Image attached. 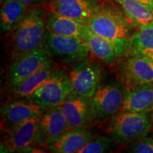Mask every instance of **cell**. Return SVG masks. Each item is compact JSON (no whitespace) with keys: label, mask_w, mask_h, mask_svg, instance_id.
Masks as SVG:
<instances>
[{"label":"cell","mask_w":153,"mask_h":153,"mask_svg":"<svg viewBox=\"0 0 153 153\" xmlns=\"http://www.w3.org/2000/svg\"><path fill=\"white\" fill-rule=\"evenodd\" d=\"M138 1L147 5L148 7H150V8L153 9V0H138Z\"/></svg>","instance_id":"obj_26"},{"label":"cell","mask_w":153,"mask_h":153,"mask_svg":"<svg viewBox=\"0 0 153 153\" xmlns=\"http://www.w3.org/2000/svg\"><path fill=\"white\" fill-rule=\"evenodd\" d=\"M104 1H105V0H104Z\"/></svg>","instance_id":"obj_29"},{"label":"cell","mask_w":153,"mask_h":153,"mask_svg":"<svg viewBox=\"0 0 153 153\" xmlns=\"http://www.w3.org/2000/svg\"><path fill=\"white\" fill-rule=\"evenodd\" d=\"M114 141L111 138L100 136L97 138L92 139L85 147L80 150L79 153H103L112 151L114 148Z\"/></svg>","instance_id":"obj_23"},{"label":"cell","mask_w":153,"mask_h":153,"mask_svg":"<svg viewBox=\"0 0 153 153\" xmlns=\"http://www.w3.org/2000/svg\"><path fill=\"white\" fill-rule=\"evenodd\" d=\"M74 93L68 74L62 70H55L51 76L28 99L44 108L60 106Z\"/></svg>","instance_id":"obj_4"},{"label":"cell","mask_w":153,"mask_h":153,"mask_svg":"<svg viewBox=\"0 0 153 153\" xmlns=\"http://www.w3.org/2000/svg\"><path fill=\"white\" fill-rule=\"evenodd\" d=\"M87 26L97 35L114 41L130 42L135 32L123 9L111 4L101 3Z\"/></svg>","instance_id":"obj_1"},{"label":"cell","mask_w":153,"mask_h":153,"mask_svg":"<svg viewBox=\"0 0 153 153\" xmlns=\"http://www.w3.org/2000/svg\"><path fill=\"white\" fill-rule=\"evenodd\" d=\"M39 117H35L11 128L7 144L11 150H24L36 145Z\"/></svg>","instance_id":"obj_16"},{"label":"cell","mask_w":153,"mask_h":153,"mask_svg":"<svg viewBox=\"0 0 153 153\" xmlns=\"http://www.w3.org/2000/svg\"><path fill=\"white\" fill-rule=\"evenodd\" d=\"M51 63H53L51 55L43 44L35 51L14 59L8 74L9 87H13Z\"/></svg>","instance_id":"obj_8"},{"label":"cell","mask_w":153,"mask_h":153,"mask_svg":"<svg viewBox=\"0 0 153 153\" xmlns=\"http://www.w3.org/2000/svg\"><path fill=\"white\" fill-rule=\"evenodd\" d=\"M152 126L149 112L121 111L111 120L108 135L116 144H130L148 135Z\"/></svg>","instance_id":"obj_3"},{"label":"cell","mask_w":153,"mask_h":153,"mask_svg":"<svg viewBox=\"0 0 153 153\" xmlns=\"http://www.w3.org/2000/svg\"><path fill=\"white\" fill-rule=\"evenodd\" d=\"M62 111L72 128H87L94 121L89 98L72 93L60 105Z\"/></svg>","instance_id":"obj_13"},{"label":"cell","mask_w":153,"mask_h":153,"mask_svg":"<svg viewBox=\"0 0 153 153\" xmlns=\"http://www.w3.org/2000/svg\"><path fill=\"white\" fill-rule=\"evenodd\" d=\"M87 25L62 15L51 12L48 15L46 29L58 35L76 38L85 41Z\"/></svg>","instance_id":"obj_18"},{"label":"cell","mask_w":153,"mask_h":153,"mask_svg":"<svg viewBox=\"0 0 153 153\" xmlns=\"http://www.w3.org/2000/svg\"><path fill=\"white\" fill-rule=\"evenodd\" d=\"M47 12L39 8H30L14 28L13 57L14 59L30 53L43 44L46 30Z\"/></svg>","instance_id":"obj_2"},{"label":"cell","mask_w":153,"mask_h":153,"mask_svg":"<svg viewBox=\"0 0 153 153\" xmlns=\"http://www.w3.org/2000/svg\"><path fill=\"white\" fill-rule=\"evenodd\" d=\"M45 110L43 107L28 99L8 103L2 106L1 114L4 124L11 129L30 118L41 116Z\"/></svg>","instance_id":"obj_15"},{"label":"cell","mask_w":153,"mask_h":153,"mask_svg":"<svg viewBox=\"0 0 153 153\" xmlns=\"http://www.w3.org/2000/svg\"><path fill=\"white\" fill-rule=\"evenodd\" d=\"M140 53H143L146 55H148V56L150 57L151 60L153 61V51H143V52H140Z\"/></svg>","instance_id":"obj_27"},{"label":"cell","mask_w":153,"mask_h":153,"mask_svg":"<svg viewBox=\"0 0 153 153\" xmlns=\"http://www.w3.org/2000/svg\"><path fill=\"white\" fill-rule=\"evenodd\" d=\"M28 9V6L19 0H3L1 8V30H14Z\"/></svg>","instance_id":"obj_21"},{"label":"cell","mask_w":153,"mask_h":153,"mask_svg":"<svg viewBox=\"0 0 153 153\" xmlns=\"http://www.w3.org/2000/svg\"><path fill=\"white\" fill-rule=\"evenodd\" d=\"M153 108V83L126 89L121 111L150 112Z\"/></svg>","instance_id":"obj_17"},{"label":"cell","mask_w":153,"mask_h":153,"mask_svg":"<svg viewBox=\"0 0 153 153\" xmlns=\"http://www.w3.org/2000/svg\"><path fill=\"white\" fill-rule=\"evenodd\" d=\"M101 69L98 65L87 59L80 61L69 72L74 93L90 99L99 85Z\"/></svg>","instance_id":"obj_9"},{"label":"cell","mask_w":153,"mask_h":153,"mask_svg":"<svg viewBox=\"0 0 153 153\" xmlns=\"http://www.w3.org/2000/svg\"><path fill=\"white\" fill-rule=\"evenodd\" d=\"M129 152L135 153H153V135L146 136L131 143Z\"/></svg>","instance_id":"obj_24"},{"label":"cell","mask_w":153,"mask_h":153,"mask_svg":"<svg viewBox=\"0 0 153 153\" xmlns=\"http://www.w3.org/2000/svg\"><path fill=\"white\" fill-rule=\"evenodd\" d=\"M131 50L136 52L153 51V24L141 26L132 36Z\"/></svg>","instance_id":"obj_22"},{"label":"cell","mask_w":153,"mask_h":153,"mask_svg":"<svg viewBox=\"0 0 153 153\" xmlns=\"http://www.w3.org/2000/svg\"><path fill=\"white\" fill-rule=\"evenodd\" d=\"M93 138L92 133L85 128H74L55 137L45 146L52 152H78Z\"/></svg>","instance_id":"obj_14"},{"label":"cell","mask_w":153,"mask_h":153,"mask_svg":"<svg viewBox=\"0 0 153 153\" xmlns=\"http://www.w3.org/2000/svg\"><path fill=\"white\" fill-rule=\"evenodd\" d=\"M101 3L99 0H49L51 12L72 19L87 25Z\"/></svg>","instance_id":"obj_11"},{"label":"cell","mask_w":153,"mask_h":153,"mask_svg":"<svg viewBox=\"0 0 153 153\" xmlns=\"http://www.w3.org/2000/svg\"><path fill=\"white\" fill-rule=\"evenodd\" d=\"M21 2L25 4L26 5L29 6L31 4H37L39 0H19Z\"/></svg>","instance_id":"obj_25"},{"label":"cell","mask_w":153,"mask_h":153,"mask_svg":"<svg viewBox=\"0 0 153 153\" xmlns=\"http://www.w3.org/2000/svg\"><path fill=\"white\" fill-rule=\"evenodd\" d=\"M43 45L51 55L70 62L85 60L90 53L87 44L83 40L58 35L47 29Z\"/></svg>","instance_id":"obj_7"},{"label":"cell","mask_w":153,"mask_h":153,"mask_svg":"<svg viewBox=\"0 0 153 153\" xmlns=\"http://www.w3.org/2000/svg\"><path fill=\"white\" fill-rule=\"evenodd\" d=\"M137 28L153 24V9L138 0H114Z\"/></svg>","instance_id":"obj_19"},{"label":"cell","mask_w":153,"mask_h":153,"mask_svg":"<svg viewBox=\"0 0 153 153\" xmlns=\"http://www.w3.org/2000/svg\"><path fill=\"white\" fill-rule=\"evenodd\" d=\"M122 59L120 74L126 89L153 83V61L148 55L130 51Z\"/></svg>","instance_id":"obj_6"},{"label":"cell","mask_w":153,"mask_h":153,"mask_svg":"<svg viewBox=\"0 0 153 153\" xmlns=\"http://www.w3.org/2000/svg\"><path fill=\"white\" fill-rule=\"evenodd\" d=\"M150 118H151V120H152V123H153V108H152V110L151 111H150Z\"/></svg>","instance_id":"obj_28"},{"label":"cell","mask_w":153,"mask_h":153,"mask_svg":"<svg viewBox=\"0 0 153 153\" xmlns=\"http://www.w3.org/2000/svg\"><path fill=\"white\" fill-rule=\"evenodd\" d=\"M70 128L60 105L48 108L40 118L36 145L45 146L50 140Z\"/></svg>","instance_id":"obj_12"},{"label":"cell","mask_w":153,"mask_h":153,"mask_svg":"<svg viewBox=\"0 0 153 153\" xmlns=\"http://www.w3.org/2000/svg\"><path fill=\"white\" fill-rule=\"evenodd\" d=\"M54 70L55 68L53 66V63L47 65L32 75L11 87L13 89V93L17 97L27 98L48 79Z\"/></svg>","instance_id":"obj_20"},{"label":"cell","mask_w":153,"mask_h":153,"mask_svg":"<svg viewBox=\"0 0 153 153\" xmlns=\"http://www.w3.org/2000/svg\"><path fill=\"white\" fill-rule=\"evenodd\" d=\"M85 41L90 53L107 64L112 65L127 55L131 50L130 42L114 41L99 36L87 28Z\"/></svg>","instance_id":"obj_10"},{"label":"cell","mask_w":153,"mask_h":153,"mask_svg":"<svg viewBox=\"0 0 153 153\" xmlns=\"http://www.w3.org/2000/svg\"><path fill=\"white\" fill-rule=\"evenodd\" d=\"M126 93L123 82H113L97 87L89 99L94 119L109 118L121 111Z\"/></svg>","instance_id":"obj_5"}]
</instances>
